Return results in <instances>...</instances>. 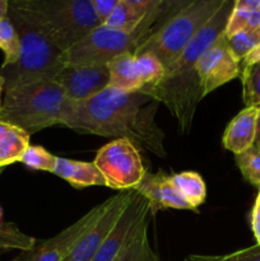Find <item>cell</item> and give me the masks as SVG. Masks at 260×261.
I'll list each match as a JSON object with an SVG mask.
<instances>
[{"label": "cell", "instance_id": "1", "mask_svg": "<svg viewBox=\"0 0 260 261\" xmlns=\"http://www.w3.org/2000/svg\"><path fill=\"white\" fill-rule=\"evenodd\" d=\"M158 102L147 94L107 87L84 101H71L63 126L79 133L127 139L138 147L166 157L163 133L154 121Z\"/></svg>", "mask_w": 260, "mask_h": 261}, {"label": "cell", "instance_id": "2", "mask_svg": "<svg viewBox=\"0 0 260 261\" xmlns=\"http://www.w3.org/2000/svg\"><path fill=\"white\" fill-rule=\"evenodd\" d=\"M233 4L232 0H224L222 7L196 33L183 54L166 69L165 75L155 83L140 89L142 93L167 107L177 120L183 133L190 129L196 106L203 99L195 65L200 56L226 32Z\"/></svg>", "mask_w": 260, "mask_h": 261}, {"label": "cell", "instance_id": "3", "mask_svg": "<svg viewBox=\"0 0 260 261\" xmlns=\"http://www.w3.org/2000/svg\"><path fill=\"white\" fill-rule=\"evenodd\" d=\"M9 10L64 51L101 25L91 0H13Z\"/></svg>", "mask_w": 260, "mask_h": 261}, {"label": "cell", "instance_id": "4", "mask_svg": "<svg viewBox=\"0 0 260 261\" xmlns=\"http://www.w3.org/2000/svg\"><path fill=\"white\" fill-rule=\"evenodd\" d=\"M0 121L35 134L63 125L70 99L55 81H42L4 92Z\"/></svg>", "mask_w": 260, "mask_h": 261}, {"label": "cell", "instance_id": "5", "mask_svg": "<svg viewBox=\"0 0 260 261\" xmlns=\"http://www.w3.org/2000/svg\"><path fill=\"white\" fill-rule=\"evenodd\" d=\"M20 41L19 56L13 65L2 66L4 92L42 81H54L66 65L65 51L56 46L40 30L8 10Z\"/></svg>", "mask_w": 260, "mask_h": 261}, {"label": "cell", "instance_id": "6", "mask_svg": "<svg viewBox=\"0 0 260 261\" xmlns=\"http://www.w3.org/2000/svg\"><path fill=\"white\" fill-rule=\"evenodd\" d=\"M223 2L196 0L185 3L180 10L173 13L163 23L157 32L149 36L138 47L134 56L145 53L152 54L167 69L183 54L196 33L216 14Z\"/></svg>", "mask_w": 260, "mask_h": 261}, {"label": "cell", "instance_id": "7", "mask_svg": "<svg viewBox=\"0 0 260 261\" xmlns=\"http://www.w3.org/2000/svg\"><path fill=\"white\" fill-rule=\"evenodd\" d=\"M142 45V36L125 33L107 25H99L79 42L65 51L66 64L73 65H107L122 54H135Z\"/></svg>", "mask_w": 260, "mask_h": 261}, {"label": "cell", "instance_id": "8", "mask_svg": "<svg viewBox=\"0 0 260 261\" xmlns=\"http://www.w3.org/2000/svg\"><path fill=\"white\" fill-rule=\"evenodd\" d=\"M93 163L106 186L115 190H137L147 175L137 145L127 139L107 143L97 152Z\"/></svg>", "mask_w": 260, "mask_h": 261}, {"label": "cell", "instance_id": "9", "mask_svg": "<svg viewBox=\"0 0 260 261\" xmlns=\"http://www.w3.org/2000/svg\"><path fill=\"white\" fill-rule=\"evenodd\" d=\"M109 205V199L98 204L75 223L45 241L36 242L32 249L22 251L14 261H65L84 234L97 223Z\"/></svg>", "mask_w": 260, "mask_h": 261}, {"label": "cell", "instance_id": "10", "mask_svg": "<svg viewBox=\"0 0 260 261\" xmlns=\"http://www.w3.org/2000/svg\"><path fill=\"white\" fill-rule=\"evenodd\" d=\"M203 98L241 73V61L232 54L226 32L208 48L195 65Z\"/></svg>", "mask_w": 260, "mask_h": 261}, {"label": "cell", "instance_id": "11", "mask_svg": "<svg viewBox=\"0 0 260 261\" xmlns=\"http://www.w3.org/2000/svg\"><path fill=\"white\" fill-rule=\"evenodd\" d=\"M137 190L120 191V194L111 196L109 199V205L106 211L102 214L101 218L97 223L84 234L83 239L78 242L71 254L66 257L65 261H92L98 252L99 247L102 246L103 241L130 201L134 199Z\"/></svg>", "mask_w": 260, "mask_h": 261}, {"label": "cell", "instance_id": "12", "mask_svg": "<svg viewBox=\"0 0 260 261\" xmlns=\"http://www.w3.org/2000/svg\"><path fill=\"white\" fill-rule=\"evenodd\" d=\"M152 205L149 200L137 191L134 199L121 214L119 221L111 229L109 236L99 247L98 252L92 261H112L117 256L122 247L127 244L130 237L140 223L152 214Z\"/></svg>", "mask_w": 260, "mask_h": 261}, {"label": "cell", "instance_id": "13", "mask_svg": "<svg viewBox=\"0 0 260 261\" xmlns=\"http://www.w3.org/2000/svg\"><path fill=\"white\" fill-rule=\"evenodd\" d=\"M71 101H84L109 87L107 65L66 64L54 79Z\"/></svg>", "mask_w": 260, "mask_h": 261}, {"label": "cell", "instance_id": "14", "mask_svg": "<svg viewBox=\"0 0 260 261\" xmlns=\"http://www.w3.org/2000/svg\"><path fill=\"white\" fill-rule=\"evenodd\" d=\"M137 191L149 200L153 212L160 208L194 209L177 188L171 182L170 176L162 173H147L137 188Z\"/></svg>", "mask_w": 260, "mask_h": 261}, {"label": "cell", "instance_id": "15", "mask_svg": "<svg viewBox=\"0 0 260 261\" xmlns=\"http://www.w3.org/2000/svg\"><path fill=\"white\" fill-rule=\"evenodd\" d=\"M259 107H245L231 120L223 134V147L235 155L251 148L255 143Z\"/></svg>", "mask_w": 260, "mask_h": 261}, {"label": "cell", "instance_id": "16", "mask_svg": "<svg viewBox=\"0 0 260 261\" xmlns=\"http://www.w3.org/2000/svg\"><path fill=\"white\" fill-rule=\"evenodd\" d=\"M158 0H119L105 25L125 33H134Z\"/></svg>", "mask_w": 260, "mask_h": 261}, {"label": "cell", "instance_id": "17", "mask_svg": "<svg viewBox=\"0 0 260 261\" xmlns=\"http://www.w3.org/2000/svg\"><path fill=\"white\" fill-rule=\"evenodd\" d=\"M54 175L64 178L76 189L88 188V186H106L103 176L93 162L58 157Z\"/></svg>", "mask_w": 260, "mask_h": 261}, {"label": "cell", "instance_id": "18", "mask_svg": "<svg viewBox=\"0 0 260 261\" xmlns=\"http://www.w3.org/2000/svg\"><path fill=\"white\" fill-rule=\"evenodd\" d=\"M109 69V87L120 89L122 92H138L143 88V84L135 70L134 54L126 53L117 56L107 64Z\"/></svg>", "mask_w": 260, "mask_h": 261}, {"label": "cell", "instance_id": "19", "mask_svg": "<svg viewBox=\"0 0 260 261\" xmlns=\"http://www.w3.org/2000/svg\"><path fill=\"white\" fill-rule=\"evenodd\" d=\"M150 214L138 226L127 244L112 261H158L148 236Z\"/></svg>", "mask_w": 260, "mask_h": 261}, {"label": "cell", "instance_id": "20", "mask_svg": "<svg viewBox=\"0 0 260 261\" xmlns=\"http://www.w3.org/2000/svg\"><path fill=\"white\" fill-rule=\"evenodd\" d=\"M28 133L10 125L8 132L0 137V167L20 162L27 148L30 147Z\"/></svg>", "mask_w": 260, "mask_h": 261}, {"label": "cell", "instance_id": "21", "mask_svg": "<svg viewBox=\"0 0 260 261\" xmlns=\"http://www.w3.org/2000/svg\"><path fill=\"white\" fill-rule=\"evenodd\" d=\"M170 180L194 209L204 203L206 196V188L205 182L199 173L194 171H185V172L170 176Z\"/></svg>", "mask_w": 260, "mask_h": 261}, {"label": "cell", "instance_id": "22", "mask_svg": "<svg viewBox=\"0 0 260 261\" xmlns=\"http://www.w3.org/2000/svg\"><path fill=\"white\" fill-rule=\"evenodd\" d=\"M240 75L245 106L260 107V63L244 65Z\"/></svg>", "mask_w": 260, "mask_h": 261}, {"label": "cell", "instance_id": "23", "mask_svg": "<svg viewBox=\"0 0 260 261\" xmlns=\"http://www.w3.org/2000/svg\"><path fill=\"white\" fill-rule=\"evenodd\" d=\"M0 50L4 54V63L2 66L13 65L17 63L20 41L14 25L8 17L0 20Z\"/></svg>", "mask_w": 260, "mask_h": 261}, {"label": "cell", "instance_id": "24", "mask_svg": "<svg viewBox=\"0 0 260 261\" xmlns=\"http://www.w3.org/2000/svg\"><path fill=\"white\" fill-rule=\"evenodd\" d=\"M135 70L143 87H145L160 81L165 75L166 69L154 55L145 53L135 55Z\"/></svg>", "mask_w": 260, "mask_h": 261}, {"label": "cell", "instance_id": "25", "mask_svg": "<svg viewBox=\"0 0 260 261\" xmlns=\"http://www.w3.org/2000/svg\"><path fill=\"white\" fill-rule=\"evenodd\" d=\"M235 160L245 180L251 185L260 186V148L252 145L245 152L235 155Z\"/></svg>", "mask_w": 260, "mask_h": 261}, {"label": "cell", "instance_id": "26", "mask_svg": "<svg viewBox=\"0 0 260 261\" xmlns=\"http://www.w3.org/2000/svg\"><path fill=\"white\" fill-rule=\"evenodd\" d=\"M227 43L232 54L242 61L260 43V30L239 31L233 35L227 36Z\"/></svg>", "mask_w": 260, "mask_h": 261}, {"label": "cell", "instance_id": "27", "mask_svg": "<svg viewBox=\"0 0 260 261\" xmlns=\"http://www.w3.org/2000/svg\"><path fill=\"white\" fill-rule=\"evenodd\" d=\"M35 244V239L23 234L14 224L0 222V250L18 249L27 251L32 249Z\"/></svg>", "mask_w": 260, "mask_h": 261}, {"label": "cell", "instance_id": "28", "mask_svg": "<svg viewBox=\"0 0 260 261\" xmlns=\"http://www.w3.org/2000/svg\"><path fill=\"white\" fill-rule=\"evenodd\" d=\"M244 30H260V10L250 12V10L239 9L235 8L233 4V9L227 22L226 36H231Z\"/></svg>", "mask_w": 260, "mask_h": 261}, {"label": "cell", "instance_id": "29", "mask_svg": "<svg viewBox=\"0 0 260 261\" xmlns=\"http://www.w3.org/2000/svg\"><path fill=\"white\" fill-rule=\"evenodd\" d=\"M56 158L58 157L47 152L45 148L38 147V145H30L24 152V154H23V157L20 158V163L32 168V170L47 171V172L54 173L56 166Z\"/></svg>", "mask_w": 260, "mask_h": 261}, {"label": "cell", "instance_id": "30", "mask_svg": "<svg viewBox=\"0 0 260 261\" xmlns=\"http://www.w3.org/2000/svg\"><path fill=\"white\" fill-rule=\"evenodd\" d=\"M185 261H260V246L255 245L227 255H190Z\"/></svg>", "mask_w": 260, "mask_h": 261}, {"label": "cell", "instance_id": "31", "mask_svg": "<svg viewBox=\"0 0 260 261\" xmlns=\"http://www.w3.org/2000/svg\"><path fill=\"white\" fill-rule=\"evenodd\" d=\"M117 2L119 0H91L94 14H96L97 19H98L99 24L103 25L107 22L112 10L116 7Z\"/></svg>", "mask_w": 260, "mask_h": 261}, {"label": "cell", "instance_id": "32", "mask_svg": "<svg viewBox=\"0 0 260 261\" xmlns=\"http://www.w3.org/2000/svg\"><path fill=\"white\" fill-rule=\"evenodd\" d=\"M251 229L257 245L260 246V211L256 206H254L251 211Z\"/></svg>", "mask_w": 260, "mask_h": 261}, {"label": "cell", "instance_id": "33", "mask_svg": "<svg viewBox=\"0 0 260 261\" xmlns=\"http://www.w3.org/2000/svg\"><path fill=\"white\" fill-rule=\"evenodd\" d=\"M235 8L244 10H260V0H235Z\"/></svg>", "mask_w": 260, "mask_h": 261}, {"label": "cell", "instance_id": "34", "mask_svg": "<svg viewBox=\"0 0 260 261\" xmlns=\"http://www.w3.org/2000/svg\"><path fill=\"white\" fill-rule=\"evenodd\" d=\"M260 63V43L241 61L242 66L249 65V64H256Z\"/></svg>", "mask_w": 260, "mask_h": 261}, {"label": "cell", "instance_id": "35", "mask_svg": "<svg viewBox=\"0 0 260 261\" xmlns=\"http://www.w3.org/2000/svg\"><path fill=\"white\" fill-rule=\"evenodd\" d=\"M9 10V2L7 0H0V20L5 19Z\"/></svg>", "mask_w": 260, "mask_h": 261}, {"label": "cell", "instance_id": "36", "mask_svg": "<svg viewBox=\"0 0 260 261\" xmlns=\"http://www.w3.org/2000/svg\"><path fill=\"white\" fill-rule=\"evenodd\" d=\"M255 147L260 148V107L259 111H257V117H256V132H255Z\"/></svg>", "mask_w": 260, "mask_h": 261}, {"label": "cell", "instance_id": "37", "mask_svg": "<svg viewBox=\"0 0 260 261\" xmlns=\"http://www.w3.org/2000/svg\"><path fill=\"white\" fill-rule=\"evenodd\" d=\"M3 92H4V79L0 76V109H2V94Z\"/></svg>", "mask_w": 260, "mask_h": 261}, {"label": "cell", "instance_id": "38", "mask_svg": "<svg viewBox=\"0 0 260 261\" xmlns=\"http://www.w3.org/2000/svg\"><path fill=\"white\" fill-rule=\"evenodd\" d=\"M254 206H256V208L260 211V190H259V194H257V198H256V201H255Z\"/></svg>", "mask_w": 260, "mask_h": 261}, {"label": "cell", "instance_id": "39", "mask_svg": "<svg viewBox=\"0 0 260 261\" xmlns=\"http://www.w3.org/2000/svg\"><path fill=\"white\" fill-rule=\"evenodd\" d=\"M2 219H3V211H2V208H0V222H3Z\"/></svg>", "mask_w": 260, "mask_h": 261}]
</instances>
